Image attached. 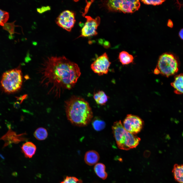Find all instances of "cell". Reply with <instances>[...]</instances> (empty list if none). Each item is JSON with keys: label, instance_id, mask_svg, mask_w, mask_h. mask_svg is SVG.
Segmentation results:
<instances>
[{"label": "cell", "instance_id": "8fae6325", "mask_svg": "<svg viewBox=\"0 0 183 183\" xmlns=\"http://www.w3.org/2000/svg\"><path fill=\"white\" fill-rule=\"evenodd\" d=\"M100 156L98 153L94 150H90L86 152L84 157V160L87 165H93L99 161Z\"/></svg>", "mask_w": 183, "mask_h": 183}, {"label": "cell", "instance_id": "d6986e66", "mask_svg": "<svg viewBox=\"0 0 183 183\" xmlns=\"http://www.w3.org/2000/svg\"><path fill=\"white\" fill-rule=\"evenodd\" d=\"M34 135L39 140H45L47 137L48 133L47 130L42 127L37 128L35 131Z\"/></svg>", "mask_w": 183, "mask_h": 183}, {"label": "cell", "instance_id": "30bf717a", "mask_svg": "<svg viewBox=\"0 0 183 183\" xmlns=\"http://www.w3.org/2000/svg\"><path fill=\"white\" fill-rule=\"evenodd\" d=\"M140 6V2L138 0H122L121 12L124 13H132L138 10Z\"/></svg>", "mask_w": 183, "mask_h": 183}, {"label": "cell", "instance_id": "5bb4252c", "mask_svg": "<svg viewBox=\"0 0 183 183\" xmlns=\"http://www.w3.org/2000/svg\"><path fill=\"white\" fill-rule=\"evenodd\" d=\"M172 173L176 181L179 183H183V164H175Z\"/></svg>", "mask_w": 183, "mask_h": 183}, {"label": "cell", "instance_id": "4fadbf2b", "mask_svg": "<svg viewBox=\"0 0 183 183\" xmlns=\"http://www.w3.org/2000/svg\"><path fill=\"white\" fill-rule=\"evenodd\" d=\"M22 152L26 158H31L35 154L36 147L33 143L27 142L24 144L21 147Z\"/></svg>", "mask_w": 183, "mask_h": 183}, {"label": "cell", "instance_id": "83f0119b", "mask_svg": "<svg viewBox=\"0 0 183 183\" xmlns=\"http://www.w3.org/2000/svg\"><path fill=\"white\" fill-rule=\"evenodd\" d=\"M179 35L181 38L183 39V28L181 29L180 31Z\"/></svg>", "mask_w": 183, "mask_h": 183}, {"label": "cell", "instance_id": "f1b7e54d", "mask_svg": "<svg viewBox=\"0 0 183 183\" xmlns=\"http://www.w3.org/2000/svg\"><path fill=\"white\" fill-rule=\"evenodd\" d=\"M154 73L155 74H158L159 73V71L157 68H156L154 69Z\"/></svg>", "mask_w": 183, "mask_h": 183}, {"label": "cell", "instance_id": "5b68a950", "mask_svg": "<svg viewBox=\"0 0 183 183\" xmlns=\"http://www.w3.org/2000/svg\"><path fill=\"white\" fill-rule=\"evenodd\" d=\"M156 68L158 70L159 73L168 77L177 72L178 63L173 55L164 53L160 57Z\"/></svg>", "mask_w": 183, "mask_h": 183}, {"label": "cell", "instance_id": "4316f807", "mask_svg": "<svg viewBox=\"0 0 183 183\" xmlns=\"http://www.w3.org/2000/svg\"><path fill=\"white\" fill-rule=\"evenodd\" d=\"M167 26L170 27H172L173 26V23L172 21L169 20L167 23Z\"/></svg>", "mask_w": 183, "mask_h": 183}, {"label": "cell", "instance_id": "d4e9b609", "mask_svg": "<svg viewBox=\"0 0 183 183\" xmlns=\"http://www.w3.org/2000/svg\"><path fill=\"white\" fill-rule=\"evenodd\" d=\"M50 7L49 6H43L41 8H37V11L40 13H42L50 9Z\"/></svg>", "mask_w": 183, "mask_h": 183}, {"label": "cell", "instance_id": "603a6c76", "mask_svg": "<svg viewBox=\"0 0 183 183\" xmlns=\"http://www.w3.org/2000/svg\"><path fill=\"white\" fill-rule=\"evenodd\" d=\"M82 181L74 177L67 176L60 183H82Z\"/></svg>", "mask_w": 183, "mask_h": 183}, {"label": "cell", "instance_id": "9a60e30c", "mask_svg": "<svg viewBox=\"0 0 183 183\" xmlns=\"http://www.w3.org/2000/svg\"><path fill=\"white\" fill-rule=\"evenodd\" d=\"M122 0H110L106 2V6L109 11L121 12L120 7Z\"/></svg>", "mask_w": 183, "mask_h": 183}, {"label": "cell", "instance_id": "ffe728a7", "mask_svg": "<svg viewBox=\"0 0 183 183\" xmlns=\"http://www.w3.org/2000/svg\"><path fill=\"white\" fill-rule=\"evenodd\" d=\"M92 125L95 130L100 131L104 129L106 124L105 122L100 118L95 117L92 121Z\"/></svg>", "mask_w": 183, "mask_h": 183}, {"label": "cell", "instance_id": "44dd1931", "mask_svg": "<svg viewBox=\"0 0 183 183\" xmlns=\"http://www.w3.org/2000/svg\"><path fill=\"white\" fill-rule=\"evenodd\" d=\"M9 13L0 9V25L3 26L8 20Z\"/></svg>", "mask_w": 183, "mask_h": 183}, {"label": "cell", "instance_id": "ac0fdd59", "mask_svg": "<svg viewBox=\"0 0 183 183\" xmlns=\"http://www.w3.org/2000/svg\"><path fill=\"white\" fill-rule=\"evenodd\" d=\"M119 60L123 65H126L133 62L134 57L133 56L125 51H122L119 54Z\"/></svg>", "mask_w": 183, "mask_h": 183}, {"label": "cell", "instance_id": "7a4b0ae2", "mask_svg": "<svg viewBox=\"0 0 183 183\" xmlns=\"http://www.w3.org/2000/svg\"><path fill=\"white\" fill-rule=\"evenodd\" d=\"M67 118L72 124L79 127L87 125L93 117V113L89 103L84 98L72 96L65 102Z\"/></svg>", "mask_w": 183, "mask_h": 183}, {"label": "cell", "instance_id": "7402d4cb", "mask_svg": "<svg viewBox=\"0 0 183 183\" xmlns=\"http://www.w3.org/2000/svg\"><path fill=\"white\" fill-rule=\"evenodd\" d=\"M15 21L11 23H5L3 26L4 29L9 32L11 37L12 36V34L16 33L14 31V27L16 26L14 24Z\"/></svg>", "mask_w": 183, "mask_h": 183}, {"label": "cell", "instance_id": "cb8c5ba5", "mask_svg": "<svg viewBox=\"0 0 183 183\" xmlns=\"http://www.w3.org/2000/svg\"><path fill=\"white\" fill-rule=\"evenodd\" d=\"M141 1L144 4H146L156 5L161 4L165 1L161 0H142Z\"/></svg>", "mask_w": 183, "mask_h": 183}, {"label": "cell", "instance_id": "ba28073f", "mask_svg": "<svg viewBox=\"0 0 183 183\" xmlns=\"http://www.w3.org/2000/svg\"><path fill=\"white\" fill-rule=\"evenodd\" d=\"M86 21L82 28L80 35L78 37H86L97 35V30L100 25V18L97 17L94 19L89 16H85Z\"/></svg>", "mask_w": 183, "mask_h": 183}, {"label": "cell", "instance_id": "52a82bcc", "mask_svg": "<svg viewBox=\"0 0 183 183\" xmlns=\"http://www.w3.org/2000/svg\"><path fill=\"white\" fill-rule=\"evenodd\" d=\"M123 124L124 128L127 131L135 134L141 130L144 122L139 116L130 114L126 116L124 121Z\"/></svg>", "mask_w": 183, "mask_h": 183}, {"label": "cell", "instance_id": "484cf974", "mask_svg": "<svg viewBox=\"0 0 183 183\" xmlns=\"http://www.w3.org/2000/svg\"><path fill=\"white\" fill-rule=\"evenodd\" d=\"M92 1H91L90 2H87V5L85 7L84 12L82 14V15L83 16H85V14L86 13L88 12L90 6L93 2H92Z\"/></svg>", "mask_w": 183, "mask_h": 183}, {"label": "cell", "instance_id": "9c48e42d", "mask_svg": "<svg viewBox=\"0 0 183 183\" xmlns=\"http://www.w3.org/2000/svg\"><path fill=\"white\" fill-rule=\"evenodd\" d=\"M111 64L107 54L105 53L96 59L90 67L95 73L101 75L108 73Z\"/></svg>", "mask_w": 183, "mask_h": 183}, {"label": "cell", "instance_id": "7c38bea8", "mask_svg": "<svg viewBox=\"0 0 183 183\" xmlns=\"http://www.w3.org/2000/svg\"><path fill=\"white\" fill-rule=\"evenodd\" d=\"M171 85L174 89V92L177 94H183V73L176 75Z\"/></svg>", "mask_w": 183, "mask_h": 183}, {"label": "cell", "instance_id": "6da1fadb", "mask_svg": "<svg viewBox=\"0 0 183 183\" xmlns=\"http://www.w3.org/2000/svg\"><path fill=\"white\" fill-rule=\"evenodd\" d=\"M40 84L47 93L59 98L65 89L74 87L81 73L78 65L64 56L44 59L38 70Z\"/></svg>", "mask_w": 183, "mask_h": 183}, {"label": "cell", "instance_id": "3957f363", "mask_svg": "<svg viewBox=\"0 0 183 183\" xmlns=\"http://www.w3.org/2000/svg\"><path fill=\"white\" fill-rule=\"evenodd\" d=\"M112 129L118 147L119 149L127 150L136 147L139 144L140 138L135 134L127 131L120 120L114 122Z\"/></svg>", "mask_w": 183, "mask_h": 183}, {"label": "cell", "instance_id": "8992f818", "mask_svg": "<svg viewBox=\"0 0 183 183\" xmlns=\"http://www.w3.org/2000/svg\"><path fill=\"white\" fill-rule=\"evenodd\" d=\"M75 22V14L72 11L66 10L62 12L57 17V25L66 30L70 32Z\"/></svg>", "mask_w": 183, "mask_h": 183}, {"label": "cell", "instance_id": "e0dca14e", "mask_svg": "<svg viewBox=\"0 0 183 183\" xmlns=\"http://www.w3.org/2000/svg\"><path fill=\"white\" fill-rule=\"evenodd\" d=\"M94 170L99 177L103 180L106 179L108 174L105 171V166L104 164L101 163H97L94 166Z\"/></svg>", "mask_w": 183, "mask_h": 183}, {"label": "cell", "instance_id": "277c9868", "mask_svg": "<svg viewBox=\"0 0 183 183\" xmlns=\"http://www.w3.org/2000/svg\"><path fill=\"white\" fill-rule=\"evenodd\" d=\"M22 82V71L18 68L4 72L1 79V84L5 92L12 93L18 91L21 89Z\"/></svg>", "mask_w": 183, "mask_h": 183}, {"label": "cell", "instance_id": "2e32d148", "mask_svg": "<svg viewBox=\"0 0 183 183\" xmlns=\"http://www.w3.org/2000/svg\"><path fill=\"white\" fill-rule=\"evenodd\" d=\"M94 98L97 104L103 105L108 101L109 97L103 91H99L94 94Z\"/></svg>", "mask_w": 183, "mask_h": 183}]
</instances>
